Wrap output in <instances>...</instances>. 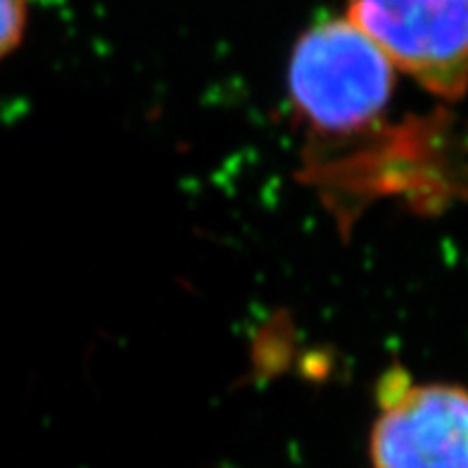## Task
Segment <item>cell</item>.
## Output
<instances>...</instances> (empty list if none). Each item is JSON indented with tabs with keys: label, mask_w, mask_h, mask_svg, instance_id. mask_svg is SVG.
<instances>
[{
	"label": "cell",
	"mask_w": 468,
	"mask_h": 468,
	"mask_svg": "<svg viewBox=\"0 0 468 468\" xmlns=\"http://www.w3.org/2000/svg\"><path fill=\"white\" fill-rule=\"evenodd\" d=\"M398 67L350 17L321 19L300 36L288 90L307 124L324 133L362 131L386 110Z\"/></svg>",
	"instance_id": "obj_1"
},
{
	"label": "cell",
	"mask_w": 468,
	"mask_h": 468,
	"mask_svg": "<svg viewBox=\"0 0 468 468\" xmlns=\"http://www.w3.org/2000/svg\"><path fill=\"white\" fill-rule=\"evenodd\" d=\"M347 17L428 93L468 90V0H347Z\"/></svg>",
	"instance_id": "obj_2"
},
{
	"label": "cell",
	"mask_w": 468,
	"mask_h": 468,
	"mask_svg": "<svg viewBox=\"0 0 468 468\" xmlns=\"http://www.w3.org/2000/svg\"><path fill=\"white\" fill-rule=\"evenodd\" d=\"M368 435L371 468H468V390L416 386L402 368L383 376Z\"/></svg>",
	"instance_id": "obj_3"
},
{
	"label": "cell",
	"mask_w": 468,
	"mask_h": 468,
	"mask_svg": "<svg viewBox=\"0 0 468 468\" xmlns=\"http://www.w3.org/2000/svg\"><path fill=\"white\" fill-rule=\"evenodd\" d=\"M29 22V0H0V59L22 43Z\"/></svg>",
	"instance_id": "obj_4"
}]
</instances>
